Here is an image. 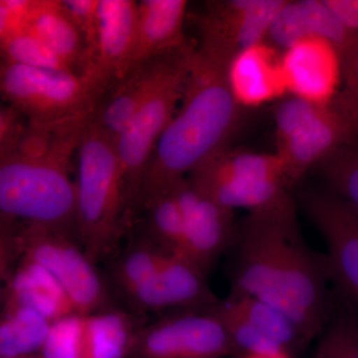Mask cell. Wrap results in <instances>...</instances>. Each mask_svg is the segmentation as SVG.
<instances>
[{"label":"cell","instance_id":"6da1fadb","mask_svg":"<svg viewBox=\"0 0 358 358\" xmlns=\"http://www.w3.org/2000/svg\"><path fill=\"white\" fill-rule=\"evenodd\" d=\"M235 240L232 292L279 308L308 341L320 336L336 303L327 287L324 258L303 240L293 197L249 212Z\"/></svg>","mask_w":358,"mask_h":358},{"label":"cell","instance_id":"7a4b0ae2","mask_svg":"<svg viewBox=\"0 0 358 358\" xmlns=\"http://www.w3.org/2000/svg\"><path fill=\"white\" fill-rule=\"evenodd\" d=\"M229 61L193 47L180 107L159 141L141 182L136 213L200 164L229 148L242 108L227 82Z\"/></svg>","mask_w":358,"mask_h":358},{"label":"cell","instance_id":"3957f363","mask_svg":"<svg viewBox=\"0 0 358 358\" xmlns=\"http://www.w3.org/2000/svg\"><path fill=\"white\" fill-rule=\"evenodd\" d=\"M87 119L83 115L42 128L27 124L20 141L0 155V215L77 234L71 160Z\"/></svg>","mask_w":358,"mask_h":358},{"label":"cell","instance_id":"277c9868","mask_svg":"<svg viewBox=\"0 0 358 358\" xmlns=\"http://www.w3.org/2000/svg\"><path fill=\"white\" fill-rule=\"evenodd\" d=\"M76 155L77 235L95 263L112 251L129 222L124 176L115 141L89 119Z\"/></svg>","mask_w":358,"mask_h":358},{"label":"cell","instance_id":"5b68a950","mask_svg":"<svg viewBox=\"0 0 358 358\" xmlns=\"http://www.w3.org/2000/svg\"><path fill=\"white\" fill-rule=\"evenodd\" d=\"M193 45L155 59V75L136 117L115 141L124 176L129 220L136 215L141 182L159 141L182 96Z\"/></svg>","mask_w":358,"mask_h":358},{"label":"cell","instance_id":"8992f818","mask_svg":"<svg viewBox=\"0 0 358 358\" xmlns=\"http://www.w3.org/2000/svg\"><path fill=\"white\" fill-rule=\"evenodd\" d=\"M187 178L221 206L249 212L292 199L284 164L275 154L226 148L194 169Z\"/></svg>","mask_w":358,"mask_h":358},{"label":"cell","instance_id":"52a82bcc","mask_svg":"<svg viewBox=\"0 0 358 358\" xmlns=\"http://www.w3.org/2000/svg\"><path fill=\"white\" fill-rule=\"evenodd\" d=\"M0 96L28 126L42 128L89 115L100 95L78 73L35 69L0 60Z\"/></svg>","mask_w":358,"mask_h":358},{"label":"cell","instance_id":"ba28073f","mask_svg":"<svg viewBox=\"0 0 358 358\" xmlns=\"http://www.w3.org/2000/svg\"><path fill=\"white\" fill-rule=\"evenodd\" d=\"M69 231L51 226L22 228V258L43 267L60 284L75 313H96L106 301V291L94 263L79 248Z\"/></svg>","mask_w":358,"mask_h":358},{"label":"cell","instance_id":"9c48e42d","mask_svg":"<svg viewBox=\"0 0 358 358\" xmlns=\"http://www.w3.org/2000/svg\"><path fill=\"white\" fill-rule=\"evenodd\" d=\"M214 305L180 310L134 334L131 358H223L237 353Z\"/></svg>","mask_w":358,"mask_h":358},{"label":"cell","instance_id":"30bf717a","mask_svg":"<svg viewBox=\"0 0 358 358\" xmlns=\"http://www.w3.org/2000/svg\"><path fill=\"white\" fill-rule=\"evenodd\" d=\"M301 201L326 242L329 281L358 317V215L329 189L306 190Z\"/></svg>","mask_w":358,"mask_h":358},{"label":"cell","instance_id":"8fae6325","mask_svg":"<svg viewBox=\"0 0 358 358\" xmlns=\"http://www.w3.org/2000/svg\"><path fill=\"white\" fill-rule=\"evenodd\" d=\"M286 0H216L199 18V46L229 61L239 52L266 41Z\"/></svg>","mask_w":358,"mask_h":358},{"label":"cell","instance_id":"7c38bea8","mask_svg":"<svg viewBox=\"0 0 358 358\" xmlns=\"http://www.w3.org/2000/svg\"><path fill=\"white\" fill-rule=\"evenodd\" d=\"M171 190L185 220V239L178 255L207 274L223 252L234 243V211L214 201L187 178Z\"/></svg>","mask_w":358,"mask_h":358},{"label":"cell","instance_id":"4fadbf2b","mask_svg":"<svg viewBox=\"0 0 358 358\" xmlns=\"http://www.w3.org/2000/svg\"><path fill=\"white\" fill-rule=\"evenodd\" d=\"M282 70L289 96L329 106L343 82V56L327 40L305 38L282 53Z\"/></svg>","mask_w":358,"mask_h":358},{"label":"cell","instance_id":"5bb4252c","mask_svg":"<svg viewBox=\"0 0 358 358\" xmlns=\"http://www.w3.org/2000/svg\"><path fill=\"white\" fill-rule=\"evenodd\" d=\"M136 21L138 1L99 0L95 58L91 69L83 77L100 96L128 75L136 41Z\"/></svg>","mask_w":358,"mask_h":358},{"label":"cell","instance_id":"9a60e30c","mask_svg":"<svg viewBox=\"0 0 358 358\" xmlns=\"http://www.w3.org/2000/svg\"><path fill=\"white\" fill-rule=\"evenodd\" d=\"M357 141V134L331 103L324 106L288 141L277 145L275 155L282 159L294 187L310 169L338 148Z\"/></svg>","mask_w":358,"mask_h":358},{"label":"cell","instance_id":"2e32d148","mask_svg":"<svg viewBox=\"0 0 358 358\" xmlns=\"http://www.w3.org/2000/svg\"><path fill=\"white\" fill-rule=\"evenodd\" d=\"M205 277L183 257L169 254L162 267L128 296L136 308L150 312L210 307L218 301Z\"/></svg>","mask_w":358,"mask_h":358},{"label":"cell","instance_id":"e0dca14e","mask_svg":"<svg viewBox=\"0 0 358 358\" xmlns=\"http://www.w3.org/2000/svg\"><path fill=\"white\" fill-rule=\"evenodd\" d=\"M282 51L267 41L239 52L227 67V82L238 105L258 108L287 96Z\"/></svg>","mask_w":358,"mask_h":358},{"label":"cell","instance_id":"ac0fdd59","mask_svg":"<svg viewBox=\"0 0 358 358\" xmlns=\"http://www.w3.org/2000/svg\"><path fill=\"white\" fill-rule=\"evenodd\" d=\"M310 37L327 40L343 56L357 36L341 24L324 0H286L270 26L266 41L282 52Z\"/></svg>","mask_w":358,"mask_h":358},{"label":"cell","instance_id":"d6986e66","mask_svg":"<svg viewBox=\"0 0 358 358\" xmlns=\"http://www.w3.org/2000/svg\"><path fill=\"white\" fill-rule=\"evenodd\" d=\"M187 6L185 0L138 1L136 41L129 73L189 45L185 34Z\"/></svg>","mask_w":358,"mask_h":358},{"label":"cell","instance_id":"ffe728a7","mask_svg":"<svg viewBox=\"0 0 358 358\" xmlns=\"http://www.w3.org/2000/svg\"><path fill=\"white\" fill-rule=\"evenodd\" d=\"M155 75V60L136 68L103 92L89 121L115 141L133 122Z\"/></svg>","mask_w":358,"mask_h":358},{"label":"cell","instance_id":"44dd1931","mask_svg":"<svg viewBox=\"0 0 358 358\" xmlns=\"http://www.w3.org/2000/svg\"><path fill=\"white\" fill-rule=\"evenodd\" d=\"M7 292V308H29L51 322L76 313L55 278L38 264L27 259L22 258L20 267L14 271Z\"/></svg>","mask_w":358,"mask_h":358},{"label":"cell","instance_id":"7402d4cb","mask_svg":"<svg viewBox=\"0 0 358 358\" xmlns=\"http://www.w3.org/2000/svg\"><path fill=\"white\" fill-rule=\"evenodd\" d=\"M26 28L67 61L78 74H82L86 66V48L61 0H35Z\"/></svg>","mask_w":358,"mask_h":358},{"label":"cell","instance_id":"603a6c76","mask_svg":"<svg viewBox=\"0 0 358 358\" xmlns=\"http://www.w3.org/2000/svg\"><path fill=\"white\" fill-rule=\"evenodd\" d=\"M226 301L256 331L289 357L310 343L286 313L266 301L232 291Z\"/></svg>","mask_w":358,"mask_h":358},{"label":"cell","instance_id":"cb8c5ba5","mask_svg":"<svg viewBox=\"0 0 358 358\" xmlns=\"http://www.w3.org/2000/svg\"><path fill=\"white\" fill-rule=\"evenodd\" d=\"M136 333L124 313L85 315L81 358L129 357Z\"/></svg>","mask_w":358,"mask_h":358},{"label":"cell","instance_id":"d4e9b609","mask_svg":"<svg viewBox=\"0 0 358 358\" xmlns=\"http://www.w3.org/2000/svg\"><path fill=\"white\" fill-rule=\"evenodd\" d=\"M51 322L35 310L6 308L0 320V357L20 358L41 352Z\"/></svg>","mask_w":358,"mask_h":358},{"label":"cell","instance_id":"484cf974","mask_svg":"<svg viewBox=\"0 0 358 358\" xmlns=\"http://www.w3.org/2000/svg\"><path fill=\"white\" fill-rule=\"evenodd\" d=\"M148 241L167 253H180L185 239V220L171 190L145 205Z\"/></svg>","mask_w":358,"mask_h":358},{"label":"cell","instance_id":"4316f807","mask_svg":"<svg viewBox=\"0 0 358 358\" xmlns=\"http://www.w3.org/2000/svg\"><path fill=\"white\" fill-rule=\"evenodd\" d=\"M0 60L35 69L77 73L67 61L28 28L14 33L0 44Z\"/></svg>","mask_w":358,"mask_h":358},{"label":"cell","instance_id":"83f0119b","mask_svg":"<svg viewBox=\"0 0 358 358\" xmlns=\"http://www.w3.org/2000/svg\"><path fill=\"white\" fill-rule=\"evenodd\" d=\"M313 358H358V317L339 296Z\"/></svg>","mask_w":358,"mask_h":358},{"label":"cell","instance_id":"f1b7e54d","mask_svg":"<svg viewBox=\"0 0 358 358\" xmlns=\"http://www.w3.org/2000/svg\"><path fill=\"white\" fill-rule=\"evenodd\" d=\"M315 169L326 180L327 189L358 215V141L338 148Z\"/></svg>","mask_w":358,"mask_h":358},{"label":"cell","instance_id":"f546056e","mask_svg":"<svg viewBox=\"0 0 358 358\" xmlns=\"http://www.w3.org/2000/svg\"><path fill=\"white\" fill-rule=\"evenodd\" d=\"M120 261L115 271L117 284L129 294L150 280L162 267L169 254L145 240Z\"/></svg>","mask_w":358,"mask_h":358},{"label":"cell","instance_id":"4dcf8cb0","mask_svg":"<svg viewBox=\"0 0 358 358\" xmlns=\"http://www.w3.org/2000/svg\"><path fill=\"white\" fill-rule=\"evenodd\" d=\"M85 315L72 313L51 322L41 355L43 358H81Z\"/></svg>","mask_w":358,"mask_h":358},{"label":"cell","instance_id":"1f68e13d","mask_svg":"<svg viewBox=\"0 0 358 358\" xmlns=\"http://www.w3.org/2000/svg\"><path fill=\"white\" fill-rule=\"evenodd\" d=\"M358 136V36L343 54V82L331 103Z\"/></svg>","mask_w":358,"mask_h":358},{"label":"cell","instance_id":"d6a6232c","mask_svg":"<svg viewBox=\"0 0 358 358\" xmlns=\"http://www.w3.org/2000/svg\"><path fill=\"white\" fill-rule=\"evenodd\" d=\"M66 13L79 30L86 48V66L82 76L86 75L95 58L99 29V0H61Z\"/></svg>","mask_w":358,"mask_h":358},{"label":"cell","instance_id":"836d02e7","mask_svg":"<svg viewBox=\"0 0 358 358\" xmlns=\"http://www.w3.org/2000/svg\"><path fill=\"white\" fill-rule=\"evenodd\" d=\"M20 222L0 215V303L10 284L16 261L22 253Z\"/></svg>","mask_w":358,"mask_h":358},{"label":"cell","instance_id":"e575fe53","mask_svg":"<svg viewBox=\"0 0 358 358\" xmlns=\"http://www.w3.org/2000/svg\"><path fill=\"white\" fill-rule=\"evenodd\" d=\"M35 0H0V44L24 29Z\"/></svg>","mask_w":358,"mask_h":358},{"label":"cell","instance_id":"d590c367","mask_svg":"<svg viewBox=\"0 0 358 358\" xmlns=\"http://www.w3.org/2000/svg\"><path fill=\"white\" fill-rule=\"evenodd\" d=\"M11 107L0 105V155L11 150L24 134L27 124Z\"/></svg>","mask_w":358,"mask_h":358},{"label":"cell","instance_id":"8d00e7d4","mask_svg":"<svg viewBox=\"0 0 358 358\" xmlns=\"http://www.w3.org/2000/svg\"><path fill=\"white\" fill-rule=\"evenodd\" d=\"M341 24L358 36V0H324Z\"/></svg>","mask_w":358,"mask_h":358},{"label":"cell","instance_id":"74e56055","mask_svg":"<svg viewBox=\"0 0 358 358\" xmlns=\"http://www.w3.org/2000/svg\"><path fill=\"white\" fill-rule=\"evenodd\" d=\"M241 358H292L289 355H243Z\"/></svg>","mask_w":358,"mask_h":358},{"label":"cell","instance_id":"f35d334b","mask_svg":"<svg viewBox=\"0 0 358 358\" xmlns=\"http://www.w3.org/2000/svg\"><path fill=\"white\" fill-rule=\"evenodd\" d=\"M0 358H6V357H0ZM20 358H28V357H20Z\"/></svg>","mask_w":358,"mask_h":358}]
</instances>
